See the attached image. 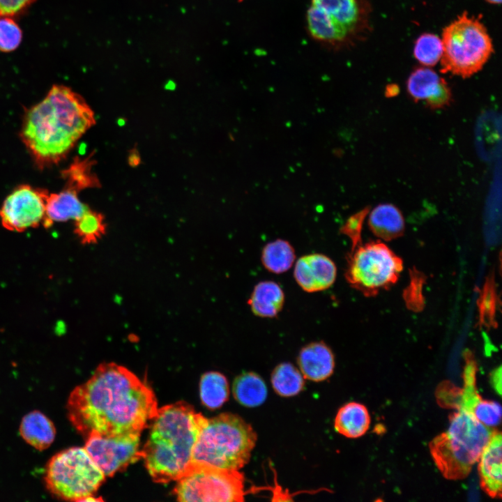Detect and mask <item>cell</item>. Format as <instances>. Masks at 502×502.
<instances>
[{"mask_svg":"<svg viewBox=\"0 0 502 502\" xmlns=\"http://www.w3.org/2000/svg\"><path fill=\"white\" fill-rule=\"evenodd\" d=\"M152 389L127 368L100 364L85 383L70 393L68 416L83 436L141 434L158 411Z\"/></svg>","mask_w":502,"mask_h":502,"instance_id":"obj_1","label":"cell"},{"mask_svg":"<svg viewBox=\"0 0 502 502\" xmlns=\"http://www.w3.org/2000/svg\"><path fill=\"white\" fill-rule=\"evenodd\" d=\"M96 123L93 110L79 94L54 85L25 114L22 142L40 169L63 160L78 139Z\"/></svg>","mask_w":502,"mask_h":502,"instance_id":"obj_2","label":"cell"},{"mask_svg":"<svg viewBox=\"0 0 502 502\" xmlns=\"http://www.w3.org/2000/svg\"><path fill=\"white\" fill-rule=\"evenodd\" d=\"M203 418L185 402L158 409L142 449L146 468L153 481L167 483L187 473Z\"/></svg>","mask_w":502,"mask_h":502,"instance_id":"obj_3","label":"cell"},{"mask_svg":"<svg viewBox=\"0 0 502 502\" xmlns=\"http://www.w3.org/2000/svg\"><path fill=\"white\" fill-rule=\"evenodd\" d=\"M257 439L252 427L236 414L204 416L191 465L239 470L249 462Z\"/></svg>","mask_w":502,"mask_h":502,"instance_id":"obj_4","label":"cell"},{"mask_svg":"<svg viewBox=\"0 0 502 502\" xmlns=\"http://www.w3.org/2000/svg\"><path fill=\"white\" fill-rule=\"evenodd\" d=\"M448 429L429 443L436 466L448 480H461L473 466L490 439L494 429L479 422L469 411L457 406Z\"/></svg>","mask_w":502,"mask_h":502,"instance_id":"obj_5","label":"cell"},{"mask_svg":"<svg viewBox=\"0 0 502 502\" xmlns=\"http://www.w3.org/2000/svg\"><path fill=\"white\" fill-rule=\"evenodd\" d=\"M371 12L367 0H311L307 31L314 40L330 50L346 49L367 38Z\"/></svg>","mask_w":502,"mask_h":502,"instance_id":"obj_6","label":"cell"},{"mask_svg":"<svg viewBox=\"0 0 502 502\" xmlns=\"http://www.w3.org/2000/svg\"><path fill=\"white\" fill-rule=\"evenodd\" d=\"M441 41V71L463 78L481 70L494 52L487 28L480 17L467 12L443 29Z\"/></svg>","mask_w":502,"mask_h":502,"instance_id":"obj_7","label":"cell"},{"mask_svg":"<svg viewBox=\"0 0 502 502\" xmlns=\"http://www.w3.org/2000/svg\"><path fill=\"white\" fill-rule=\"evenodd\" d=\"M105 478L84 448L73 447L51 458L45 481L47 489L56 497L84 501L93 495Z\"/></svg>","mask_w":502,"mask_h":502,"instance_id":"obj_8","label":"cell"},{"mask_svg":"<svg viewBox=\"0 0 502 502\" xmlns=\"http://www.w3.org/2000/svg\"><path fill=\"white\" fill-rule=\"evenodd\" d=\"M347 260L346 280L366 296L394 284L403 268L402 259L379 241L360 244L351 250Z\"/></svg>","mask_w":502,"mask_h":502,"instance_id":"obj_9","label":"cell"},{"mask_svg":"<svg viewBox=\"0 0 502 502\" xmlns=\"http://www.w3.org/2000/svg\"><path fill=\"white\" fill-rule=\"evenodd\" d=\"M174 489L179 501H243L244 477L239 470L192 464Z\"/></svg>","mask_w":502,"mask_h":502,"instance_id":"obj_10","label":"cell"},{"mask_svg":"<svg viewBox=\"0 0 502 502\" xmlns=\"http://www.w3.org/2000/svg\"><path fill=\"white\" fill-rule=\"evenodd\" d=\"M140 434L105 436L91 432L84 448L105 476H112L142 458Z\"/></svg>","mask_w":502,"mask_h":502,"instance_id":"obj_11","label":"cell"},{"mask_svg":"<svg viewBox=\"0 0 502 502\" xmlns=\"http://www.w3.org/2000/svg\"><path fill=\"white\" fill-rule=\"evenodd\" d=\"M48 195L47 190L29 185L17 187L0 208L3 227L11 231L22 232L43 224Z\"/></svg>","mask_w":502,"mask_h":502,"instance_id":"obj_12","label":"cell"},{"mask_svg":"<svg viewBox=\"0 0 502 502\" xmlns=\"http://www.w3.org/2000/svg\"><path fill=\"white\" fill-rule=\"evenodd\" d=\"M464 358L463 388L459 390L450 385L445 394L443 405L452 408L460 406L471 413L479 422L494 429L501 423V405L481 397L476 387V363L470 351L464 353Z\"/></svg>","mask_w":502,"mask_h":502,"instance_id":"obj_13","label":"cell"},{"mask_svg":"<svg viewBox=\"0 0 502 502\" xmlns=\"http://www.w3.org/2000/svg\"><path fill=\"white\" fill-rule=\"evenodd\" d=\"M406 89L413 100L425 101L426 105L432 109L449 106L452 100L447 81L429 67L415 68L408 77Z\"/></svg>","mask_w":502,"mask_h":502,"instance_id":"obj_14","label":"cell"},{"mask_svg":"<svg viewBox=\"0 0 502 502\" xmlns=\"http://www.w3.org/2000/svg\"><path fill=\"white\" fill-rule=\"evenodd\" d=\"M294 277L298 285L307 293L330 288L337 277V267L328 256L312 253L301 257L296 261Z\"/></svg>","mask_w":502,"mask_h":502,"instance_id":"obj_15","label":"cell"},{"mask_svg":"<svg viewBox=\"0 0 502 502\" xmlns=\"http://www.w3.org/2000/svg\"><path fill=\"white\" fill-rule=\"evenodd\" d=\"M501 433L494 430L478 461L481 487L492 498L501 496Z\"/></svg>","mask_w":502,"mask_h":502,"instance_id":"obj_16","label":"cell"},{"mask_svg":"<svg viewBox=\"0 0 502 502\" xmlns=\"http://www.w3.org/2000/svg\"><path fill=\"white\" fill-rule=\"evenodd\" d=\"M297 362L303 377L316 382L328 378L335 367L333 353L322 341L303 347L298 353Z\"/></svg>","mask_w":502,"mask_h":502,"instance_id":"obj_17","label":"cell"},{"mask_svg":"<svg viewBox=\"0 0 502 502\" xmlns=\"http://www.w3.org/2000/svg\"><path fill=\"white\" fill-rule=\"evenodd\" d=\"M78 192L66 186L59 192L49 194L43 225L47 228L55 222L80 218L89 208L79 199Z\"/></svg>","mask_w":502,"mask_h":502,"instance_id":"obj_18","label":"cell"},{"mask_svg":"<svg viewBox=\"0 0 502 502\" xmlns=\"http://www.w3.org/2000/svg\"><path fill=\"white\" fill-rule=\"evenodd\" d=\"M285 301L280 285L271 280L257 283L248 300L252 312L262 318H274L282 311Z\"/></svg>","mask_w":502,"mask_h":502,"instance_id":"obj_19","label":"cell"},{"mask_svg":"<svg viewBox=\"0 0 502 502\" xmlns=\"http://www.w3.org/2000/svg\"><path fill=\"white\" fill-rule=\"evenodd\" d=\"M368 225L372 232L385 241H391L401 236L404 231L405 222L400 210L390 203H383L369 212Z\"/></svg>","mask_w":502,"mask_h":502,"instance_id":"obj_20","label":"cell"},{"mask_svg":"<svg viewBox=\"0 0 502 502\" xmlns=\"http://www.w3.org/2000/svg\"><path fill=\"white\" fill-rule=\"evenodd\" d=\"M20 432L23 439L39 450L47 448L53 443L56 429L53 423L43 413L33 411L22 420Z\"/></svg>","mask_w":502,"mask_h":502,"instance_id":"obj_21","label":"cell"},{"mask_svg":"<svg viewBox=\"0 0 502 502\" xmlns=\"http://www.w3.org/2000/svg\"><path fill=\"white\" fill-rule=\"evenodd\" d=\"M370 425V416L367 408L357 402H349L341 406L335 418V429L348 438H358L364 435Z\"/></svg>","mask_w":502,"mask_h":502,"instance_id":"obj_22","label":"cell"},{"mask_svg":"<svg viewBox=\"0 0 502 502\" xmlns=\"http://www.w3.org/2000/svg\"><path fill=\"white\" fill-rule=\"evenodd\" d=\"M232 392L235 400L246 407L262 404L267 397V388L261 377L254 372H245L236 376Z\"/></svg>","mask_w":502,"mask_h":502,"instance_id":"obj_23","label":"cell"},{"mask_svg":"<svg viewBox=\"0 0 502 502\" xmlns=\"http://www.w3.org/2000/svg\"><path fill=\"white\" fill-rule=\"evenodd\" d=\"M296 260V253L291 243L284 239H276L263 248L261 261L270 273L282 274L289 270Z\"/></svg>","mask_w":502,"mask_h":502,"instance_id":"obj_24","label":"cell"},{"mask_svg":"<svg viewBox=\"0 0 502 502\" xmlns=\"http://www.w3.org/2000/svg\"><path fill=\"white\" fill-rule=\"evenodd\" d=\"M199 394L202 404L210 409L221 407L229 395L227 378L220 372H208L200 380Z\"/></svg>","mask_w":502,"mask_h":502,"instance_id":"obj_25","label":"cell"},{"mask_svg":"<svg viewBox=\"0 0 502 502\" xmlns=\"http://www.w3.org/2000/svg\"><path fill=\"white\" fill-rule=\"evenodd\" d=\"M93 162L91 157L84 159L75 158L69 167L61 172V176L66 181V186L78 192L86 188L99 187L100 182L92 172Z\"/></svg>","mask_w":502,"mask_h":502,"instance_id":"obj_26","label":"cell"},{"mask_svg":"<svg viewBox=\"0 0 502 502\" xmlns=\"http://www.w3.org/2000/svg\"><path fill=\"white\" fill-rule=\"evenodd\" d=\"M274 390L282 397H292L298 394L304 386V378L301 372L289 363L277 365L271 374Z\"/></svg>","mask_w":502,"mask_h":502,"instance_id":"obj_27","label":"cell"},{"mask_svg":"<svg viewBox=\"0 0 502 502\" xmlns=\"http://www.w3.org/2000/svg\"><path fill=\"white\" fill-rule=\"evenodd\" d=\"M74 232L83 244H93L106 232V223L102 213L87 210L75 220Z\"/></svg>","mask_w":502,"mask_h":502,"instance_id":"obj_28","label":"cell"},{"mask_svg":"<svg viewBox=\"0 0 502 502\" xmlns=\"http://www.w3.org/2000/svg\"><path fill=\"white\" fill-rule=\"evenodd\" d=\"M442 54V41L438 36L425 33L416 39L413 47V56L423 66H435L441 60Z\"/></svg>","mask_w":502,"mask_h":502,"instance_id":"obj_29","label":"cell"},{"mask_svg":"<svg viewBox=\"0 0 502 502\" xmlns=\"http://www.w3.org/2000/svg\"><path fill=\"white\" fill-rule=\"evenodd\" d=\"M497 294L492 277L487 280L478 301L480 324L487 328L496 327Z\"/></svg>","mask_w":502,"mask_h":502,"instance_id":"obj_30","label":"cell"},{"mask_svg":"<svg viewBox=\"0 0 502 502\" xmlns=\"http://www.w3.org/2000/svg\"><path fill=\"white\" fill-rule=\"evenodd\" d=\"M22 38L20 26L10 17H0V50L9 52L16 50Z\"/></svg>","mask_w":502,"mask_h":502,"instance_id":"obj_31","label":"cell"},{"mask_svg":"<svg viewBox=\"0 0 502 502\" xmlns=\"http://www.w3.org/2000/svg\"><path fill=\"white\" fill-rule=\"evenodd\" d=\"M424 275L413 269L411 273L410 283L404 291L403 297L409 309L418 312L424 307L423 288Z\"/></svg>","mask_w":502,"mask_h":502,"instance_id":"obj_32","label":"cell"},{"mask_svg":"<svg viewBox=\"0 0 502 502\" xmlns=\"http://www.w3.org/2000/svg\"><path fill=\"white\" fill-rule=\"evenodd\" d=\"M370 211V207H365L353 214L340 228V232L351 240V250L361 244L363 225Z\"/></svg>","mask_w":502,"mask_h":502,"instance_id":"obj_33","label":"cell"},{"mask_svg":"<svg viewBox=\"0 0 502 502\" xmlns=\"http://www.w3.org/2000/svg\"><path fill=\"white\" fill-rule=\"evenodd\" d=\"M36 0H0V17H11L25 10Z\"/></svg>","mask_w":502,"mask_h":502,"instance_id":"obj_34","label":"cell"},{"mask_svg":"<svg viewBox=\"0 0 502 502\" xmlns=\"http://www.w3.org/2000/svg\"><path fill=\"white\" fill-rule=\"evenodd\" d=\"M491 383L496 391L501 395V368L499 367L491 374Z\"/></svg>","mask_w":502,"mask_h":502,"instance_id":"obj_35","label":"cell"},{"mask_svg":"<svg viewBox=\"0 0 502 502\" xmlns=\"http://www.w3.org/2000/svg\"><path fill=\"white\" fill-rule=\"evenodd\" d=\"M128 162L132 167L137 166L140 162L139 154L137 149L132 150L128 155Z\"/></svg>","mask_w":502,"mask_h":502,"instance_id":"obj_36","label":"cell"},{"mask_svg":"<svg viewBox=\"0 0 502 502\" xmlns=\"http://www.w3.org/2000/svg\"><path fill=\"white\" fill-rule=\"evenodd\" d=\"M397 91H398V88L396 85H390L389 89H386V95H389L390 96L396 95Z\"/></svg>","mask_w":502,"mask_h":502,"instance_id":"obj_37","label":"cell"},{"mask_svg":"<svg viewBox=\"0 0 502 502\" xmlns=\"http://www.w3.org/2000/svg\"><path fill=\"white\" fill-rule=\"evenodd\" d=\"M485 1L492 4H500L501 2V0H485Z\"/></svg>","mask_w":502,"mask_h":502,"instance_id":"obj_38","label":"cell"}]
</instances>
